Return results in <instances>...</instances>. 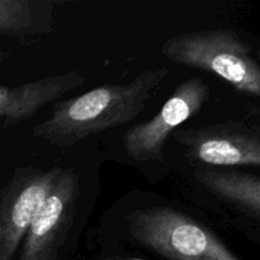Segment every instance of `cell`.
Wrapping results in <instances>:
<instances>
[{
	"label": "cell",
	"instance_id": "cell-3",
	"mask_svg": "<svg viewBox=\"0 0 260 260\" xmlns=\"http://www.w3.org/2000/svg\"><path fill=\"white\" fill-rule=\"evenodd\" d=\"M161 53L173 63L215 74L240 93L260 95L258 60L250 45L233 29L179 33L165 40Z\"/></svg>",
	"mask_w": 260,
	"mask_h": 260
},
{
	"label": "cell",
	"instance_id": "cell-9",
	"mask_svg": "<svg viewBox=\"0 0 260 260\" xmlns=\"http://www.w3.org/2000/svg\"><path fill=\"white\" fill-rule=\"evenodd\" d=\"M194 177L211 196L221 203H225L233 212L244 216L255 225L259 223V175L240 172L235 168L197 165L194 168Z\"/></svg>",
	"mask_w": 260,
	"mask_h": 260
},
{
	"label": "cell",
	"instance_id": "cell-7",
	"mask_svg": "<svg viewBox=\"0 0 260 260\" xmlns=\"http://www.w3.org/2000/svg\"><path fill=\"white\" fill-rule=\"evenodd\" d=\"M60 168L23 167L0 190V260H14Z\"/></svg>",
	"mask_w": 260,
	"mask_h": 260
},
{
	"label": "cell",
	"instance_id": "cell-4",
	"mask_svg": "<svg viewBox=\"0 0 260 260\" xmlns=\"http://www.w3.org/2000/svg\"><path fill=\"white\" fill-rule=\"evenodd\" d=\"M185 155L197 165L213 168L260 165L258 127L241 121L178 128L172 134Z\"/></svg>",
	"mask_w": 260,
	"mask_h": 260
},
{
	"label": "cell",
	"instance_id": "cell-2",
	"mask_svg": "<svg viewBox=\"0 0 260 260\" xmlns=\"http://www.w3.org/2000/svg\"><path fill=\"white\" fill-rule=\"evenodd\" d=\"M124 228L132 243L165 260H241L206 223L172 206L132 210Z\"/></svg>",
	"mask_w": 260,
	"mask_h": 260
},
{
	"label": "cell",
	"instance_id": "cell-5",
	"mask_svg": "<svg viewBox=\"0 0 260 260\" xmlns=\"http://www.w3.org/2000/svg\"><path fill=\"white\" fill-rule=\"evenodd\" d=\"M210 96L211 88L200 76L180 83L157 114L126 131L122 139L126 154L137 162H165V142L202 109Z\"/></svg>",
	"mask_w": 260,
	"mask_h": 260
},
{
	"label": "cell",
	"instance_id": "cell-11",
	"mask_svg": "<svg viewBox=\"0 0 260 260\" xmlns=\"http://www.w3.org/2000/svg\"><path fill=\"white\" fill-rule=\"evenodd\" d=\"M101 260H145L142 258H139V256H129V255H118V254H114V255H108L104 256L103 259Z\"/></svg>",
	"mask_w": 260,
	"mask_h": 260
},
{
	"label": "cell",
	"instance_id": "cell-6",
	"mask_svg": "<svg viewBox=\"0 0 260 260\" xmlns=\"http://www.w3.org/2000/svg\"><path fill=\"white\" fill-rule=\"evenodd\" d=\"M78 173L60 168L41 202L15 260H55L73 225L79 197Z\"/></svg>",
	"mask_w": 260,
	"mask_h": 260
},
{
	"label": "cell",
	"instance_id": "cell-1",
	"mask_svg": "<svg viewBox=\"0 0 260 260\" xmlns=\"http://www.w3.org/2000/svg\"><path fill=\"white\" fill-rule=\"evenodd\" d=\"M169 69L145 70L128 83L104 84L86 93L55 102L50 117L32 135L57 147H69L113 127L134 121L160 88Z\"/></svg>",
	"mask_w": 260,
	"mask_h": 260
},
{
	"label": "cell",
	"instance_id": "cell-8",
	"mask_svg": "<svg viewBox=\"0 0 260 260\" xmlns=\"http://www.w3.org/2000/svg\"><path fill=\"white\" fill-rule=\"evenodd\" d=\"M85 80L79 71H70L20 85H0V118L5 126L22 123L36 116L41 108L83 85Z\"/></svg>",
	"mask_w": 260,
	"mask_h": 260
},
{
	"label": "cell",
	"instance_id": "cell-12",
	"mask_svg": "<svg viewBox=\"0 0 260 260\" xmlns=\"http://www.w3.org/2000/svg\"><path fill=\"white\" fill-rule=\"evenodd\" d=\"M10 56H12V53H10L9 51H3V50H0V63L4 62L5 60H8V58H9Z\"/></svg>",
	"mask_w": 260,
	"mask_h": 260
},
{
	"label": "cell",
	"instance_id": "cell-10",
	"mask_svg": "<svg viewBox=\"0 0 260 260\" xmlns=\"http://www.w3.org/2000/svg\"><path fill=\"white\" fill-rule=\"evenodd\" d=\"M56 5L51 0H0V36L27 43L52 32Z\"/></svg>",
	"mask_w": 260,
	"mask_h": 260
}]
</instances>
